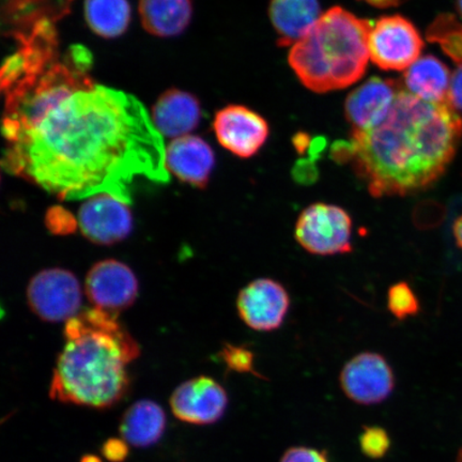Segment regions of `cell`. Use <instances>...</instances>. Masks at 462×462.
Here are the masks:
<instances>
[{
  "instance_id": "cell-12",
  "label": "cell",
  "mask_w": 462,
  "mask_h": 462,
  "mask_svg": "<svg viewBox=\"0 0 462 462\" xmlns=\"http://www.w3.org/2000/svg\"><path fill=\"white\" fill-rule=\"evenodd\" d=\"M79 227L92 244L112 245L128 238L133 217L128 204L111 194L87 199L79 208Z\"/></svg>"
},
{
  "instance_id": "cell-21",
  "label": "cell",
  "mask_w": 462,
  "mask_h": 462,
  "mask_svg": "<svg viewBox=\"0 0 462 462\" xmlns=\"http://www.w3.org/2000/svg\"><path fill=\"white\" fill-rule=\"evenodd\" d=\"M84 13L87 25L106 39L124 34L131 22L128 0H85Z\"/></svg>"
},
{
  "instance_id": "cell-11",
  "label": "cell",
  "mask_w": 462,
  "mask_h": 462,
  "mask_svg": "<svg viewBox=\"0 0 462 462\" xmlns=\"http://www.w3.org/2000/svg\"><path fill=\"white\" fill-rule=\"evenodd\" d=\"M213 130L221 146L242 159L257 154L270 135L268 121L262 115L236 104L219 109Z\"/></svg>"
},
{
  "instance_id": "cell-3",
  "label": "cell",
  "mask_w": 462,
  "mask_h": 462,
  "mask_svg": "<svg viewBox=\"0 0 462 462\" xmlns=\"http://www.w3.org/2000/svg\"><path fill=\"white\" fill-rule=\"evenodd\" d=\"M66 343L56 363L50 396L96 409L115 406L130 386L126 366L140 356L136 340L118 317L97 308L66 322Z\"/></svg>"
},
{
  "instance_id": "cell-26",
  "label": "cell",
  "mask_w": 462,
  "mask_h": 462,
  "mask_svg": "<svg viewBox=\"0 0 462 462\" xmlns=\"http://www.w3.org/2000/svg\"><path fill=\"white\" fill-rule=\"evenodd\" d=\"M45 225L51 234L66 236L78 229L79 221L66 208L55 206L46 212Z\"/></svg>"
},
{
  "instance_id": "cell-13",
  "label": "cell",
  "mask_w": 462,
  "mask_h": 462,
  "mask_svg": "<svg viewBox=\"0 0 462 462\" xmlns=\"http://www.w3.org/2000/svg\"><path fill=\"white\" fill-rule=\"evenodd\" d=\"M228 406L226 391L213 378L200 375L179 385L171 397L173 415L195 425H210L223 418Z\"/></svg>"
},
{
  "instance_id": "cell-6",
  "label": "cell",
  "mask_w": 462,
  "mask_h": 462,
  "mask_svg": "<svg viewBox=\"0 0 462 462\" xmlns=\"http://www.w3.org/2000/svg\"><path fill=\"white\" fill-rule=\"evenodd\" d=\"M423 49L418 28L401 14L381 16L369 33V57L383 71L408 70Z\"/></svg>"
},
{
  "instance_id": "cell-4",
  "label": "cell",
  "mask_w": 462,
  "mask_h": 462,
  "mask_svg": "<svg viewBox=\"0 0 462 462\" xmlns=\"http://www.w3.org/2000/svg\"><path fill=\"white\" fill-rule=\"evenodd\" d=\"M372 28V21L335 5L292 45L289 65L300 82L317 94L346 88L366 72Z\"/></svg>"
},
{
  "instance_id": "cell-8",
  "label": "cell",
  "mask_w": 462,
  "mask_h": 462,
  "mask_svg": "<svg viewBox=\"0 0 462 462\" xmlns=\"http://www.w3.org/2000/svg\"><path fill=\"white\" fill-rule=\"evenodd\" d=\"M339 384L351 402L374 406L385 402L395 390L394 372L377 352H362L345 364Z\"/></svg>"
},
{
  "instance_id": "cell-33",
  "label": "cell",
  "mask_w": 462,
  "mask_h": 462,
  "mask_svg": "<svg viewBox=\"0 0 462 462\" xmlns=\"http://www.w3.org/2000/svg\"><path fill=\"white\" fill-rule=\"evenodd\" d=\"M453 235L456 245L462 250V215L456 218L453 225Z\"/></svg>"
},
{
  "instance_id": "cell-24",
  "label": "cell",
  "mask_w": 462,
  "mask_h": 462,
  "mask_svg": "<svg viewBox=\"0 0 462 462\" xmlns=\"http://www.w3.org/2000/svg\"><path fill=\"white\" fill-rule=\"evenodd\" d=\"M219 356L229 371L239 374H251L260 379H264L255 369V355L244 346L225 344Z\"/></svg>"
},
{
  "instance_id": "cell-29",
  "label": "cell",
  "mask_w": 462,
  "mask_h": 462,
  "mask_svg": "<svg viewBox=\"0 0 462 462\" xmlns=\"http://www.w3.org/2000/svg\"><path fill=\"white\" fill-rule=\"evenodd\" d=\"M124 439L111 438L103 444L101 452L107 460L112 462H123L128 457L129 446Z\"/></svg>"
},
{
  "instance_id": "cell-22",
  "label": "cell",
  "mask_w": 462,
  "mask_h": 462,
  "mask_svg": "<svg viewBox=\"0 0 462 462\" xmlns=\"http://www.w3.org/2000/svg\"><path fill=\"white\" fill-rule=\"evenodd\" d=\"M426 38L438 43L448 57L462 66V23L454 14H439L427 28Z\"/></svg>"
},
{
  "instance_id": "cell-1",
  "label": "cell",
  "mask_w": 462,
  "mask_h": 462,
  "mask_svg": "<svg viewBox=\"0 0 462 462\" xmlns=\"http://www.w3.org/2000/svg\"><path fill=\"white\" fill-rule=\"evenodd\" d=\"M72 0H3L16 50L4 61L3 169L60 200L111 194L130 204L140 178L166 183V147L134 96L92 78V55L61 51Z\"/></svg>"
},
{
  "instance_id": "cell-18",
  "label": "cell",
  "mask_w": 462,
  "mask_h": 462,
  "mask_svg": "<svg viewBox=\"0 0 462 462\" xmlns=\"http://www.w3.org/2000/svg\"><path fill=\"white\" fill-rule=\"evenodd\" d=\"M144 31L160 38L178 36L192 19V0H140L138 5Z\"/></svg>"
},
{
  "instance_id": "cell-34",
  "label": "cell",
  "mask_w": 462,
  "mask_h": 462,
  "mask_svg": "<svg viewBox=\"0 0 462 462\" xmlns=\"http://www.w3.org/2000/svg\"><path fill=\"white\" fill-rule=\"evenodd\" d=\"M402 0H367L368 4L374 5V7L378 8H389L393 7V5H397L400 4Z\"/></svg>"
},
{
  "instance_id": "cell-9",
  "label": "cell",
  "mask_w": 462,
  "mask_h": 462,
  "mask_svg": "<svg viewBox=\"0 0 462 462\" xmlns=\"http://www.w3.org/2000/svg\"><path fill=\"white\" fill-rule=\"evenodd\" d=\"M85 291L94 308L118 315L136 301L138 281L128 265L106 259L88 271Z\"/></svg>"
},
{
  "instance_id": "cell-16",
  "label": "cell",
  "mask_w": 462,
  "mask_h": 462,
  "mask_svg": "<svg viewBox=\"0 0 462 462\" xmlns=\"http://www.w3.org/2000/svg\"><path fill=\"white\" fill-rule=\"evenodd\" d=\"M201 118L200 103L189 92L171 88L161 95L152 108V123L162 136L175 138L189 135Z\"/></svg>"
},
{
  "instance_id": "cell-30",
  "label": "cell",
  "mask_w": 462,
  "mask_h": 462,
  "mask_svg": "<svg viewBox=\"0 0 462 462\" xmlns=\"http://www.w3.org/2000/svg\"><path fill=\"white\" fill-rule=\"evenodd\" d=\"M448 103L456 111L462 112V66L458 67L450 80Z\"/></svg>"
},
{
  "instance_id": "cell-19",
  "label": "cell",
  "mask_w": 462,
  "mask_h": 462,
  "mask_svg": "<svg viewBox=\"0 0 462 462\" xmlns=\"http://www.w3.org/2000/svg\"><path fill=\"white\" fill-rule=\"evenodd\" d=\"M450 72L437 57L419 58L403 74V85L410 94L429 102H448Z\"/></svg>"
},
{
  "instance_id": "cell-10",
  "label": "cell",
  "mask_w": 462,
  "mask_h": 462,
  "mask_svg": "<svg viewBox=\"0 0 462 462\" xmlns=\"http://www.w3.org/2000/svg\"><path fill=\"white\" fill-rule=\"evenodd\" d=\"M291 297L280 282L258 279L239 292L236 310L247 327L259 332H273L284 323Z\"/></svg>"
},
{
  "instance_id": "cell-36",
  "label": "cell",
  "mask_w": 462,
  "mask_h": 462,
  "mask_svg": "<svg viewBox=\"0 0 462 462\" xmlns=\"http://www.w3.org/2000/svg\"><path fill=\"white\" fill-rule=\"evenodd\" d=\"M456 9H457L458 14L462 17V0H456Z\"/></svg>"
},
{
  "instance_id": "cell-27",
  "label": "cell",
  "mask_w": 462,
  "mask_h": 462,
  "mask_svg": "<svg viewBox=\"0 0 462 462\" xmlns=\"http://www.w3.org/2000/svg\"><path fill=\"white\" fill-rule=\"evenodd\" d=\"M280 462H330L326 450L308 447L289 448Z\"/></svg>"
},
{
  "instance_id": "cell-37",
  "label": "cell",
  "mask_w": 462,
  "mask_h": 462,
  "mask_svg": "<svg viewBox=\"0 0 462 462\" xmlns=\"http://www.w3.org/2000/svg\"><path fill=\"white\" fill-rule=\"evenodd\" d=\"M457 462H462V449H461V452L458 455Z\"/></svg>"
},
{
  "instance_id": "cell-20",
  "label": "cell",
  "mask_w": 462,
  "mask_h": 462,
  "mask_svg": "<svg viewBox=\"0 0 462 462\" xmlns=\"http://www.w3.org/2000/svg\"><path fill=\"white\" fill-rule=\"evenodd\" d=\"M165 426L164 410L153 402L141 401L126 410L120 421L119 432L131 446L147 448L160 440Z\"/></svg>"
},
{
  "instance_id": "cell-5",
  "label": "cell",
  "mask_w": 462,
  "mask_h": 462,
  "mask_svg": "<svg viewBox=\"0 0 462 462\" xmlns=\"http://www.w3.org/2000/svg\"><path fill=\"white\" fill-rule=\"evenodd\" d=\"M352 229L354 222L344 208L316 202L300 213L294 238L311 255H344L354 251Z\"/></svg>"
},
{
  "instance_id": "cell-23",
  "label": "cell",
  "mask_w": 462,
  "mask_h": 462,
  "mask_svg": "<svg viewBox=\"0 0 462 462\" xmlns=\"http://www.w3.org/2000/svg\"><path fill=\"white\" fill-rule=\"evenodd\" d=\"M388 309L390 313L400 321L419 315L420 311L419 299L407 282H396L390 287Z\"/></svg>"
},
{
  "instance_id": "cell-14",
  "label": "cell",
  "mask_w": 462,
  "mask_h": 462,
  "mask_svg": "<svg viewBox=\"0 0 462 462\" xmlns=\"http://www.w3.org/2000/svg\"><path fill=\"white\" fill-rule=\"evenodd\" d=\"M402 89L398 80L373 77L352 90L345 101V117L352 131L372 130L383 123Z\"/></svg>"
},
{
  "instance_id": "cell-32",
  "label": "cell",
  "mask_w": 462,
  "mask_h": 462,
  "mask_svg": "<svg viewBox=\"0 0 462 462\" xmlns=\"http://www.w3.org/2000/svg\"><path fill=\"white\" fill-rule=\"evenodd\" d=\"M310 143L311 140L308 133L299 132L292 138L293 147L299 154L308 153Z\"/></svg>"
},
{
  "instance_id": "cell-7",
  "label": "cell",
  "mask_w": 462,
  "mask_h": 462,
  "mask_svg": "<svg viewBox=\"0 0 462 462\" xmlns=\"http://www.w3.org/2000/svg\"><path fill=\"white\" fill-rule=\"evenodd\" d=\"M26 296L29 308L48 322L70 320L79 313L82 304V288L77 276L61 268L45 269L34 275Z\"/></svg>"
},
{
  "instance_id": "cell-31",
  "label": "cell",
  "mask_w": 462,
  "mask_h": 462,
  "mask_svg": "<svg viewBox=\"0 0 462 462\" xmlns=\"http://www.w3.org/2000/svg\"><path fill=\"white\" fill-rule=\"evenodd\" d=\"M327 148V138L323 136H318L313 138L310 143L309 149L310 159L317 162L320 159L321 154Z\"/></svg>"
},
{
  "instance_id": "cell-28",
  "label": "cell",
  "mask_w": 462,
  "mask_h": 462,
  "mask_svg": "<svg viewBox=\"0 0 462 462\" xmlns=\"http://www.w3.org/2000/svg\"><path fill=\"white\" fill-rule=\"evenodd\" d=\"M292 179L300 186H311L318 178H319V171H318L317 162L310 159H301L297 162L291 171Z\"/></svg>"
},
{
  "instance_id": "cell-15",
  "label": "cell",
  "mask_w": 462,
  "mask_h": 462,
  "mask_svg": "<svg viewBox=\"0 0 462 462\" xmlns=\"http://www.w3.org/2000/svg\"><path fill=\"white\" fill-rule=\"evenodd\" d=\"M216 165L210 144L199 136L175 138L166 147V169L179 180L194 188L205 189Z\"/></svg>"
},
{
  "instance_id": "cell-35",
  "label": "cell",
  "mask_w": 462,
  "mask_h": 462,
  "mask_svg": "<svg viewBox=\"0 0 462 462\" xmlns=\"http://www.w3.org/2000/svg\"><path fill=\"white\" fill-rule=\"evenodd\" d=\"M80 462H102V460L95 455H85Z\"/></svg>"
},
{
  "instance_id": "cell-17",
  "label": "cell",
  "mask_w": 462,
  "mask_h": 462,
  "mask_svg": "<svg viewBox=\"0 0 462 462\" xmlns=\"http://www.w3.org/2000/svg\"><path fill=\"white\" fill-rule=\"evenodd\" d=\"M268 14L282 48L296 44L322 15L319 0H270Z\"/></svg>"
},
{
  "instance_id": "cell-2",
  "label": "cell",
  "mask_w": 462,
  "mask_h": 462,
  "mask_svg": "<svg viewBox=\"0 0 462 462\" xmlns=\"http://www.w3.org/2000/svg\"><path fill=\"white\" fill-rule=\"evenodd\" d=\"M462 140V118L448 102L402 88L374 129L351 132L350 164L375 199L423 192L447 171Z\"/></svg>"
},
{
  "instance_id": "cell-25",
  "label": "cell",
  "mask_w": 462,
  "mask_h": 462,
  "mask_svg": "<svg viewBox=\"0 0 462 462\" xmlns=\"http://www.w3.org/2000/svg\"><path fill=\"white\" fill-rule=\"evenodd\" d=\"M359 442L361 452L371 459L383 458L392 444L388 431L380 426L364 427Z\"/></svg>"
}]
</instances>
